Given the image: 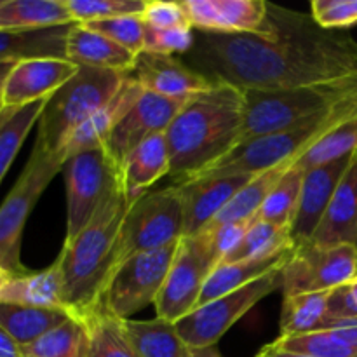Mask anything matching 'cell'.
I'll use <instances>...</instances> for the list:
<instances>
[{
  "label": "cell",
  "mask_w": 357,
  "mask_h": 357,
  "mask_svg": "<svg viewBox=\"0 0 357 357\" xmlns=\"http://www.w3.org/2000/svg\"><path fill=\"white\" fill-rule=\"evenodd\" d=\"M213 82L243 91L323 86L357 75V40L323 30L310 14L268 2L260 33L211 35L194 30L187 52Z\"/></svg>",
  "instance_id": "obj_1"
},
{
  "label": "cell",
  "mask_w": 357,
  "mask_h": 357,
  "mask_svg": "<svg viewBox=\"0 0 357 357\" xmlns=\"http://www.w3.org/2000/svg\"><path fill=\"white\" fill-rule=\"evenodd\" d=\"M244 91L225 82L190 98L166 131L174 183L197 178L239 145Z\"/></svg>",
  "instance_id": "obj_2"
},
{
  "label": "cell",
  "mask_w": 357,
  "mask_h": 357,
  "mask_svg": "<svg viewBox=\"0 0 357 357\" xmlns=\"http://www.w3.org/2000/svg\"><path fill=\"white\" fill-rule=\"evenodd\" d=\"M129 206L121 180L108 192L93 220L73 239L63 243L56 261L63 274L65 305L72 314L80 316L100 302Z\"/></svg>",
  "instance_id": "obj_3"
},
{
  "label": "cell",
  "mask_w": 357,
  "mask_h": 357,
  "mask_svg": "<svg viewBox=\"0 0 357 357\" xmlns=\"http://www.w3.org/2000/svg\"><path fill=\"white\" fill-rule=\"evenodd\" d=\"M128 75L79 66L75 75L45 103L37 122L35 143L49 152H63L73 131L119 93Z\"/></svg>",
  "instance_id": "obj_4"
},
{
  "label": "cell",
  "mask_w": 357,
  "mask_h": 357,
  "mask_svg": "<svg viewBox=\"0 0 357 357\" xmlns=\"http://www.w3.org/2000/svg\"><path fill=\"white\" fill-rule=\"evenodd\" d=\"M357 82V75L323 86L282 91H244V117L239 145L260 136L284 131L326 112Z\"/></svg>",
  "instance_id": "obj_5"
},
{
  "label": "cell",
  "mask_w": 357,
  "mask_h": 357,
  "mask_svg": "<svg viewBox=\"0 0 357 357\" xmlns=\"http://www.w3.org/2000/svg\"><path fill=\"white\" fill-rule=\"evenodd\" d=\"M66 159L63 152H49L35 143L16 183L0 204V267L9 274L28 272L21 261L24 227L45 188L63 171Z\"/></svg>",
  "instance_id": "obj_6"
},
{
  "label": "cell",
  "mask_w": 357,
  "mask_h": 357,
  "mask_svg": "<svg viewBox=\"0 0 357 357\" xmlns=\"http://www.w3.org/2000/svg\"><path fill=\"white\" fill-rule=\"evenodd\" d=\"M183 204L176 185L157 192H146L135 204L129 206L126 213L112 257L108 279L128 258L180 243L183 237Z\"/></svg>",
  "instance_id": "obj_7"
},
{
  "label": "cell",
  "mask_w": 357,
  "mask_h": 357,
  "mask_svg": "<svg viewBox=\"0 0 357 357\" xmlns=\"http://www.w3.org/2000/svg\"><path fill=\"white\" fill-rule=\"evenodd\" d=\"M333 131L330 108L326 112L307 119L284 131L272 132L250 139L230 150L215 166L206 169L199 176H230V174H260L278 167L288 160H296L303 152L310 149Z\"/></svg>",
  "instance_id": "obj_8"
},
{
  "label": "cell",
  "mask_w": 357,
  "mask_h": 357,
  "mask_svg": "<svg viewBox=\"0 0 357 357\" xmlns=\"http://www.w3.org/2000/svg\"><path fill=\"white\" fill-rule=\"evenodd\" d=\"M66 188V236L73 239L96 215L108 192L122 180L121 167L107 149L70 155L63 166Z\"/></svg>",
  "instance_id": "obj_9"
},
{
  "label": "cell",
  "mask_w": 357,
  "mask_h": 357,
  "mask_svg": "<svg viewBox=\"0 0 357 357\" xmlns=\"http://www.w3.org/2000/svg\"><path fill=\"white\" fill-rule=\"evenodd\" d=\"M176 246L146 251L128 258L105 284L98 305L119 319H131L149 305H155L173 264Z\"/></svg>",
  "instance_id": "obj_10"
},
{
  "label": "cell",
  "mask_w": 357,
  "mask_h": 357,
  "mask_svg": "<svg viewBox=\"0 0 357 357\" xmlns=\"http://www.w3.org/2000/svg\"><path fill=\"white\" fill-rule=\"evenodd\" d=\"M282 268L250 282L244 288L220 296L192 310L176 323V330L190 349L213 347L223 335L246 316L258 302L267 298L275 289L282 288Z\"/></svg>",
  "instance_id": "obj_11"
},
{
  "label": "cell",
  "mask_w": 357,
  "mask_h": 357,
  "mask_svg": "<svg viewBox=\"0 0 357 357\" xmlns=\"http://www.w3.org/2000/svg\"><path fill=\"white\" fill-rule=\"evenodd\" d=\"M281 275L284 296L331 291L357 275V246L305 243L291 251Z\"/></svg>",
  "instance_id": "obj_12"
},
{
  "label": "cell",
  "mask_w": 357,
  "mask_h": 357,
  "mask_svg": "<svg viewBox=\"0 0 357 357\" xmlns=\"http://www.w3.org/2000/svg\"><path fill=\"white\" fill-rule=\"evenodd\" d=\"M215 267L216 261L201 234L181 237L166 282L155 302L157 317L178 323L197 309L202 288Z\"/></svg>",
  "instance_id": "obj_13"
},
{
  "label": "cell",
  "mask_w": 357,
  "mask_h": 357,
  "mask_svg": "<svg viewBox=\"0 0 357 357\" xmlns=\"http://www.w3.org/2000/svg\"><path fill=\"white\" fill-rule=\"evenodd\" d=\"M190 100H174L143 91L136 103L129 108L107 142V152L119 167L126 157L145 139L166 135L176 115Z\"/></svg>",
  "instance_id": "obj_14"
},
{
  "label": "cell",
  "mask_w": 357,
  "mask_h": 357,
  "mask_svg": "<svg viewBox=\"0 0 357 357\" xmlns=\"http://www.w3.org/2000/svg\"><path fill=\"white\" fill-rule=\"evenodd\" d=\"M77 68L79 66L68 59L58 58H35L16 63L3 82L0 103L3 108H20L49 100L75 75Z\"/></svg>",
  "instance_id": "obj_15"
},
{
  "label": "cell",
  "mask_w": 357,
  "mask_h": 357,
  "mask_svg": "<svg viewBox=\"0 0 357 357\" xmlns=\"http://www.w3.org/2000/svg\"><path fill=\"white\" fill-rule=\"evenodd\" d=\"M192 30L211 35L260 33L267 17L265 0H183Z\"/></svg>",
  "instance_id": "obj_16"
},
{
  "label": "cell",
  "mask_w": 357,
  "mask_h": 357,
  "mask_svg": "<svg viewBox=\"0 0 357 357\" xmlns=\"http://www.w3.org/2000/svg\"><path fill=\"white\" fill-rule=\"evenodd\" d=\"M255 176L257 174L197 176L183 183H174L183 204V237L202 232Z\"/></svg>",
  "instance_id": "obj_17"
},
{
  "label": "cell",
  "mask_w": 357,
  "mask_h": 357,
  "mask_svg": "<svg viewBox=\"0 0 357 357\" xmlns=\"http://www.w3.org/2000/svg\"><path fill=\"white\" fill-rule=\"evenodd\" d=\"M351 157L352 153L305 169L298 209H296L295 220L291 223V239L295 243V248L310 243L328 206H330L338 183L351 164Z\"/></svg>",
  "instance_id": "obj_18"
},
{
  "label": "cell",
  "mask_w": 357,
  "mask_h": 357,
  "mask_svg": "<svg viewBox=\"0 0 357 357\" xmlns=\"http://www.w3.org/2000/svg\"><path fill=\"white\" fill-rule=\"evenodd\" d=\"M131 75L143 91L174 100H190L216 84L195 68L185 65L176 56L146 51L136 56Z\"/></svg>",
  "instance_id": "obj_19"
},
{
  "label": "cell",
  "mask_w": 357,
  "mask_h": 357,
  "mask_svg": "<svg viewBox=\"0 0 357 357\" xmlns=\"http://www.w3.org/2000/svg\"><path fill=\"white\" fill-rule=\"evenodd\" d=\"M142 86L129 73L119 93L73 131L63 149V153L70 157L79 152H86V150L105 149L114 129L128 114L129 108L136 103V100L142 96Z\"/></svg>",
  "instance_id": "obj_20"
},
{
  "label": "cell",
  "mask_w": 357,
  "mask_h": 357,
  "mask_svg": "<svg viewBox=\"0 0 357 357\" xmlns=\"http://www.w3.org/2000/svg\"><path fill=\"white\" fill-rule=\"evenodd\" d=\"M310 243L317 246H357V150L352 153L351 164L338 183Z\"/></svg>",
  "instance_id": "obj_21"
},
{
  "label": "cell",
  "mask_w": 357,
  "mask_h": 357,
  "mask_svg": "<svg viewBox=\"0 0 357 357\" xmlns=\"http://www.w3.org/2000/svg\"><path fill=\"white\" fill-rule=\"evenodd\" d=\"M66 59L75 66L121 73H131L136 63V56L128 49L80 23L72 24L70 28L66 38Z\"/></svg>",
  "instance_id": "obj_22"
},
{
  "label": "cell",
  "mask_w": 357,
  "mask_h": 357,
  "mask_svg": "<svg viewBox=\"0 0 357 357\" xmlns=\"http://www.w3.org/2000/svg\"><path fill=\"white\" fill-rule=\"evenodd\" d=\"M171 173L166 135H157L139 143L122 162L121 176L129 204L150 192L153 183Z\"/></svg>",
  "instance_id": "obj_23"
},
{
  "label": "cell",
  "mask_w": 357,
  "mask_h": 357,
  "mask_svg": "<svg viewBox=\"0 0 357 357\" xmlns=\"http://www.w3.org/2000/svg\"><path fill=\"white\" fill-rule=\"evenodd\" d=\"M0 303L44 307V309H66L65 284L58 261L38 272L10 275L0 291Z\"/></svg>",
  "instance_id": "obj_24"
},
{
  "label": "cell",
  "mask_w": 357,
  "mask_h": 357,
  "mask_svg": "<svg viewBox=\"0 0 357 357\" xmlns=\"http://www.w3.org/2000/svg\"><path fill=\"white\" fill-rule=\"evenodd\" d=\"M73 23L66 0H0V31H38Z\"/></svg>",
  "instance_id": "obj_25"
},
{
  "label": "cell",
  "mask_w": 357,
  "mask_h": 357,
  "mask_svg": "<svg viewBox=\"0 0 357 357\" xmlns=\"http://www.w3.org/2000/svg\"><path fill=\"white\" fill-rule=\"evenodd\" d=\"M70 28L72 24L38 31H0V63H20L35 58L66 59Z\"/></svg>",
  "instance_id": "obj_26"
},
{
  "label": "cell",
  "mask_w": 357,
  "mask_h": 357,
  "mask_svg": "<svg viewBox=\"0 0 357 357\" xmlns=\"http://www.w3.org/2000/svg\"><path fill=\"white\" fill-rule=\"evenodd\" d=\"M289 255H291V251L284 255H279L275 258H268V260L222 261L209 274L208 281H206L204 288H202L197 307L213 302V300L220 298V296L227 295V293H232L236 289L244 288L250 282L271 274L275 268H282L286 265V261H288Z\"/></svg>",
  "instance_id": "obj_27"
},
{
  "label": "cell",
  "mask_w": 357,
  "mask_h": 357,
  "mask_svg": "<svg viewBox=\"0 0 357 357\" xmlns=\"http://www.w3.org/2000/svg\"><path fill=\"white\" fill-rule=\"evenodd\" d=\"M89 333L87 357H142L126 330L124 319H119L105 307L96 305L80 314Z\"/></svg>",
  "instance_id": "obj_28"
},
{
  "label": "cell",
  "mask_w": 357,
  "mask_h": 357,
  "mask_svg": "<svg viewBox=\"0 0 357 357\" xmlns=\"http://www.w3.org/2000/svg\"><path fill=\"white\" fill-rule=\"evenodd\" d=\"M72 316L68 309L0 303V326L14 338L20 347L31 344L47 331L54 330Z\"/></svg>",
  "instance_id": "obj_29"
},
{
  "label": "cell",
  "mask_w": 357,
  "mask_h": 357,
  "mask_svg": "<svg viewBox=\"0 0 357 357\" xmlns=\"http://www.w3.org/2000/svg\"><path fill=\"white\" fill-rule=\"evenodd\" d=\"M126 330L142 357H190L188 347L176 330V323L160 317L152 321L126 319Z\"/></svg>",
  "instance_id": "obj_30"
},
{
  "label": "cell",
  "mask_w": 357,
  "mask_h": 357,
  "mask_svg": "<svg viewBox=\"0 0 357 357\" xmlns=\"http://www.w3.org/2000/svg\"><path fill=\"white\" fill-rule=\"evenodd\" d=\"M295 250L289 227H279L255 216L248 227L243 241L236 250L223 258L222 261H246V260H268L279 255ZM220 261V264H222Z\"/></svg>",
  "instance_id": "obj_31"
},
{
  "label": "cell",
  "mask_w": 357,
  "mask_h": 357,
  "mask_svg": "<svg viewBox=\"0 0 357 357\" xmlns=\"http://www.w3.org/2000/svg\"><path fill=\"white\" fill-rule=\"evenodd\" d=\"M295 164V160H288L284 164H279L278 167L265 171V173L257 174L251 181H248L239 192L232 197V201L218 213L215 220L208 227H218L223 223L234 222H248L258 215V211L264 206L265 199L268 197L272 188L275 187L282 174ZM206 227V229H208Z\"/></svg>",
  "instance_id": "obj_32"
},
{
  "label": "cell",
  "mask_w": 357,
  "mask_h": 357,
  "mask_svg": "<svg viewBox=\"0 0 357 357\" xmlns=\"http://www.w3.org/2000/svg\"><path fill=\"white\" fill-rule=\"evenodd\" d=\"M89 333L84 319L72 314L63 324L21 347L23 357H87Z\"/></svg>",
  "instance_id": "obj_33"
},
{
  "label": "cell",
  "mask_w": 357,
  "mask_h": 357,
  "mask_svg": "<svg viewBox=\"0 0 357 357\" xmlns=\"http://www.w3.org/2000/svg\"><path fill=\"white\" fill-rule=\"evenodd\" d=\"M45 103L47 100L20 108H2L0 112V183L13 166L31 128L40 119Z\"/></svg>",
  "instance_id": "obj_34"
},
{
  "label": "cell",
  "mask_w": 357,
  "mask_h": 357,
  "mask_svg": "<svg viewBox=\"0 0 357 357\" xmlns=\"http://www.w3.org/2000/svg\"><path fill=\"white\" fill-rule=\"evenodd\" d=\"M330 291L284 296L281 310V335H303L317 331L328 314Z\"/></svg>",
  "instance_id": "obj_35"
},
{
  "label": "cell",
  "mask_w": 357,
  "mask_h": 357,
  "mask_svg": "<svg viewBox=\"0 0 357 357\" xmlns=\"http://www.w3.org/2000/svg\"><path fill=\"white\" fill-rule=\"evenodd\" d=\"M305 171L293 164L288 171L275 183L268 197L265 199L264 206L258 211V218L264 222L274 223L279 227H289L295 220L296 209L300 202V192H302V181Z\"/></svg>",
  "instance_id": "obj_36"
},
{
  "label": "cell",
  "mask_w": 357,
  "mask_h": 357,
  "mask_svg": "<svg viewBox=\"0 0 357 357\" xmlns=\"http://www.w3.org/2000/svg\"><path fill=\"white\" fill-rule=\"evenodd\" d=\"M278 347L309 357H357L354 349L330 330H317L303 335H279Z\"/></svg>",
  "instance_id": "obj_37"
},
{
  "label": "cell",
  "mask_w": 357,
  "mask_h": 357,
  "mask_svg": "<svg viewBox=\"0 0 357 357\" xmlns=\"http://www.w3.org/2000/svg\"><path fill=\"white\" fill-rule=\"evenodd\" d=\"M66 6L75 23L87 24L122 16H142L146 0H66Z\"/></svg>",
  "instance_id": "obj_38"
},
{
  "label": "cell",
  "mask_w": 357,
  "mask_h": 357,
  "mask_svg": "<svg viewBox=\"0 0 357 357\" xmlns=\"http://www.w3.org/2000/svg\"><path fill=\"white\" fill-rule=\"evenodd\" d=\"M86 26L108 37L135 56L143 52L146 24L142 16H122L114 17V20L94 21V23H87Z\"/></svg>",
  "instance_id": "obj_39"
},
{
  "label": "cell",
  "mask_w": 357,
  "mask_h": 357,
  "mask_svg": "<svg viewBox=\"0 0 357 357\" xmlns=\"http://www.w3.org/2000/svg\"><path fill=\"white\" fill-rule=\"evenodd\" d=\"M310 16L323 30H347L357 24V0H314Z\"/></svg>",
  "instance_id": "obj_40"
},
{
  "label": "cell",
  "mask_w": 357,
  "mask_h": 357,
  "mask_svg": "<svg viewBox=\"0 0 357 357\" xmlns=\"http://www.w3.org/2000/svg\"><path fill=\"white\" fill-rule=\"evenodd\" d=\"M194 45V30L192 28H145V45L143 51L155 52V54H178L188 52Z\"/></svg>",
  "instance_id": "obj_41"
},
{
  "label": "cell",
  "mask_w": 357,
  "mask_h": 357,
  "mask_svg": "<svg viewBox=\"0 0 357 357\" xmlns=\"http://www.w3.org/2000/svg\"><path fill=\"white\" fill-rule=\"evenodd\" d=\"M251 222H253V220H248V222L223 223V225L218 227H208V229H204L202 232H199L204 237L206 244H208L209 248V253H211L216 265L236 250L237 244L243 241L244 234H246ZM195 236H197V234H195Z\"/></svg>",
  "instance_id": "obj_42"
},
{
  "label": "cell",
  "mask_w": 357,
  "mask_h": 357,
  "mask_svg": "<svg viewBox=\"0 0 357 357\" xmlns=\"http://www.w3.org/2000/svg\"><path fill=\"white\" fill-rule=\"evenodd\" d=\"M146 26L171 30V28H192L187 10L181 2H164V0H146L142 14Z\"/></svg>",
  "instance_id": "obj_43"
},
{
  "label": "cell",
  "mask_w": 357,
  "mask_h": 357,
  "mask_svg": "<svg viewBox=\"0 0 357 357\" xmlns=\"http://www.w3.org/2000/svg\"><path fill=\"white\" fill-rule=\"evenodd\" d=\"M356 317L357 305L351 288H349V282L331 289L330 296H328L326 319H356Z\"/></svg>",
  "instance_id": "obj_44"
},
{
  "label": "cell",
  "mask_w": 357,
  "mask_h": 357,
  "mask_svg": "<svg viewBox=\"0 0 357 357\" xmlns=\"http://www.w3.org/2000/svg\"><path fill=\"white\" fill-rule=\"evenodd\" d=\"M319 330H330L340 340L357 352V317L356 319H324Z\"/></svg>",
  "instance_id": "obj_45"
},
{
  "label": "cell",
  "mask_w": 357,
  "mask_h": 357,
  "mask_svg": "<svg viewBox=\"0 0 357 357\" xmlns=\"http://www.w3.org/2000/svg\"><path fill=\"white\" fill-rule=\"evenodd\" d=\"M0 357H23L20 345L2 326H0Z\"/></svg>",
  "instance_id": "obj_46"
},
{
  "label": "cell",
  "mask_w": 357,
  "mask_h": 357,
  "mask_svg": "<svg viewBox=\"0 0 357 357\" xmlns=\"http://www.w3.org/2000/svg\"><path fill=\"white\" fill-rule=\"evenodd\" d=\"M255 357H309V356H303V354H296V352H291V351H286V349H281L278 347V345L272 342V344L268 345H264V347L260 349V352H258Z\"/></svg>",
  "instance_id": "obj_47"
},
{
  "label": "cell",
  "mask_w": 357,
  "mask_h": 357,
  "mask_svg": "<svg viewBox=\"0 0 357 357\" xmlns=\"http://www.w3.org/2000/svg\"><path fill=\"white\" fill-rule=\"evenodd\" d=\"M190 357H222V354H220V352H218L216 345H213V347L192 349Z\"/></svg>",
  "instance_id": "obj_48"
},
{
  "label": "cell",
  "mask_w": 357,
  "mask_h": 357,
  "mask_svg": "<svg viewBox=\"0 0 357 357\" xmlns=\"http://www.w3.org/2000/svg\"><path fill=\"white\" fill-rule=\"evenodd\" d=\"M14 65H16V63H0V94H2L3 82H6L7 75H9V72L13 70Z\"/></svg>",
  "instance_id": "obj_49"
},
{
  "label": "cell",
  "mask_w": 357,
  "mask_h": 357,
  "mask_svg": "<svg viewBox=\"0 0 357 357\" xmlns=\"http://www.w3.org/2000/svg\"><path fill=\"white\" fill-rule=\"evenodd\" d=\"M10 275H13V274H9V272H7L6 268L0 267V291H2L3 286H6V282L10 279Z\"/></svg>",
  "instance_id": "obj_50"
},
{
  "label": "cell",
  "mask_w": 357,
  "mask_h": 357,
  "mask_svg": "<svg viewBox=\"0 0 357 357\" xmlns=\"http://www.w3.org/2000/svg\"><path fill=\"white\" fill-rule=\"evenodd\" d=\"M349 288H351V293H352V296H354V302L357 305V275L354 279H352L351 282H349Z\"/></svg>",
  "instance_id": "obj_51"
},
{
  "label": "cell",
  "mask_w": 357,
  "mask_h": 357,
  "mask_svg": "<svg viewBox=\"0 0 357 357\" xmlns=\"http://www.w3.org/2000/svg\"><path fill=\"white\" fill-rule=\"evenodd\" d=\"M2 108H3V107H2V103H0V112H2Z\"/></svg>",
  "instance_id": "obj_52"
}]
</instances>
